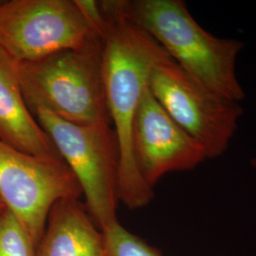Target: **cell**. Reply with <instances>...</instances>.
<instances>
[{
    "instance_id": "12",
    "label": "cell",
    "mask_w": 256,
    "mask_h": 256,
    "mask_svg": "<svg viewBox=\"0 0 256 256\" xmlns=\"http://www.w3.org/2000/svg\"><path fill=\"white\" fill-rule=\"evenodd\" d=\"M102 234L108 256H162L158 250L124 228L120 222Z\"/></svg>"
},
{
    "instance_id": "13",
    "label": "cell",
    "mask_w": 256,
    "mask_h": 256,
    "mask_svg": "<svg viewBox=\"0 0 256 256\" xmlns=\"http://www.w3.org/2000/svg\"><path fill=\"white\" fill-rule=\"evenodd\" d=\"M250 166H252V168L254 169V171L256 173V156H254L252 158V160H250Z\"/></svg>"
},
{
    "instance_id": "1",
    "label": "cell",
    "mask_w": 256,
    "mask_h": 256,
    "mask_svg": "<svg viewBox=\"0 0 256 256\" xmlns=\"http://www.w3.org/2000/svg\"><path fill=\"white\" fill-rule=\"evenodd\" d=\"M102 40V72L106 106L120 146V202L128 209L147 206L155 191L138 170L133 152V124L152 68L168 56L146 32L106 7Z\"/></svg>"
},
{
    "instance_id": "2",
    "label": "cell",
    "mask_w": 256,
    "mask_h": 256,
    "mask_svg": "<svg viewBox=\"0 0 256 256\" xmlns=\"http://www.w3.org/2000/svg\"><path fill=\"white\" fill-rule=\"evenodd\" d=\"M104 4L155 39L186 74L210 92L236 102L246 98L236 74L238 56L245 44L207 32L182 0H118Z\"/></svg>"
},
{
    "instance_id": "3",
    "label": "cell",
    "mask_w": 256,
    "mask_h": 256,
    "mask_svg": "<svg viewBox=\"0 0 256 256\" xmlns=\"http://www.w3.org/2000/svg\"><path fill=\"white\" fill-rule=\"evenodd\" d=\"M32 115L46 111L77 124H111L102 72V40L32 62L14 61Z\"/></svg>"
},
{
    "instance_id": "5",
    "label": "cell",
    "mask_w": 256,
    "mask_h": 256,
    "mask_svg": "<svg viewBox=\"0 0 256 256\" xmlns=\"http://www.w3.org/2000/svg\"><path fill=\"white\" fill-rule=\"evenodd\" d=\"M148 88L168 115L204 149L208 160L228 150L244 110L194 80L168 55L154 66Z\"/></svg>"
},
{
    "instance_id": "9",
    "label": "cell",
    "mask_w": 256,
    "mask_h": 256,
    "mask_svg": "<svg viewBox=\"0 0 256 256\" xmlns=\"http://www.w3.org/2000/svg\"><path fill=\"white\" fill-rule=\"evenodd\" d=\"M0 142L28 155L63 160L50 138L28 110L14 61L1 46Z\"/></svg>"
},
{
    "instance_id": "11",
    "label": "cell",
    "mask_w": 256,
    "mask_h": 256,
    "mask_svg": "<svg viewBox=\"0 0 256 256\" xmlns=\"http://www.w3.org/2000/svg\"><path fill=\"white\" fill-rule=\"evenodd\" d=\"M0 256H37L34 241L7 209L0 214Z\"/></svg>"
},
{
    "instance_id": "10",
    "label": "cell",
    "mask_w": 256,
    "mask_h": 256,
    "mask_svg": "<svg viewBox=\"0 0 256 256\" xmlns=\"http://www.w3.org/2000/svg\"><path fill=\"white\" fill-rule=\"evenodd\" d=\"M37 256H108L104 234L80 200L55 204Z\"/></svg>"
},
{
    "instance_id": "4",
    "label": "cell",
    "mask_w": 256,
    "mask_h": 256,
    "mask_svg": "<svg viewBox=\"0 0 256 256\" xmlns=\"http://www.w3.org/2000/svg\"><path fill=\"white\" fill-rule=\"evenodd\" d=\"M75 174L102 232L119 222L120 146L111 124H77L46 111L34 114Z\"/></svg>"
},
{
    "instance_id": "7",
    "label": "cell",
    "mask_w": 256,
    "mask_h": 256,
    "mask_svg": "<svg viewBox=\"0 0 256 256\" xmlns=\"http://www.w3.org/2000/svg\"><path fill=\"white\" fill-rule=\"evenodd\" d=\"M82 191L64 160L28 155L0 142V200L38 248L57 202Z\"/></svg>"
},
{
    "instance_id": "14",
    "label": "cell",
    "mask_w": 256,
    "mask_h": 256,
    "mask_svg": "<svg viewBox=\"0 0 256 256\" xmlns=\"http://www.w3.org/2000/svg\"><path fill=\"white\" fill-rule=\"evenodd\" d=\"M6 208H5V206H4V204H3V202H1V200H0V214L3 212V210H5Z\"/></svg>"
},
{
    "instance_id": "8",
    "label": "cell",
    "mask_w": 256,
    "mask_h": 256,
    "mask_svg": "<svg viewBox=\"0 0 256 256\" xmlns=\"http://www.w3.org/2000/svg\"><path fill=\"white\" fill-rule=\"evenodd\" d=\"M138 170L153 189L166 174L189 172L208 158L202 146L172 119L147 88L133 124Z\"/></svg>"
},
{
    "instance_id": "6",
    "label": "cell",
    "mask_w": 256,
    "mask_h": 256,
    "mask_svg": "<svg viewBox=\"0 0 256 256\" xmlns=\"http://www.w3.org/2000/svg\"><path fill=\"white\" fill-rule=\"evenodd\" d=\"M97 37L101 36L76 0L0 2V46L14 61L39 60L84 46Z\"/></svg>"
}]
</instances>
